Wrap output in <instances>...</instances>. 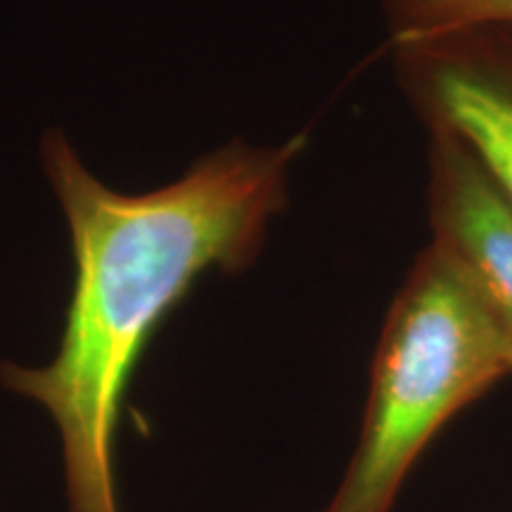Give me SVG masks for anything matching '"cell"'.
Instances as JSON below:
<instances>
[{
  "instance_id": "6da1fadb",
  "label": "cell",
  "mask_w": 512,
  "mask_h": 512,
  "mask_svg": "<svg viewBox=\"0 0 512 512\" xmlns=\"http://www.w3.org/2000/svg\"><path fill=\"white\" fill-rule=\"evenodd\" d=\"M306 145V133L280 145L233 140L178 181L124 195L88 171L60 128L43 136L74 290L53 361H0V387L41 406L60 432L69 512H121L117 432L138 358L204 273H242L259 259Z\"/></svg>"
},
{
  "instance_id": "7a4b0ae2",
  "label": "cell",
  "mask_w": 512,
  "mask_h": 512,
  "mask_svg": "<svg viewBox=\"0 0 512 512\" xmlns=\"http://www.w3.org/2000/svg\"><path fill=\"white\" fill-rule=\"evenodd\" d=\"M512 375V339L439 242L415 256L370 366L356 446L320 512H394L432 441Z\"/></svg>"
},
{
  "instance_id": "3957f363",
  "label": "cell",
  "mask_w": 512,
  "mask_h": 512,
  "mask_svg": "<svg viewBox=\"0 0 512 512\" xmlns=\"http://www.w3.org/2000/svg\"><path fill=\"white\" fill-rule=\"evenodd\" d=\"M427 133L458 138L512 202V24L389 48Z\"/></svg>"
},
{
  "instance_id": "277c9868",
  "label": "cell",
  "mask_w": 512,
  "mask_h": 512,
  "mask_svg": "<svg viewBox=\"0 0 512 512\" xmlns=\"http://www.w3.org/2000/svg\"><path fill=\"white\" fill-rule=\"evenodd\" d=\"M427 214L432 240L465 268L512 339V202L467 147L430 131Z\"/></svg>"
},
{
  "instance_id": "5b68a950",
  "label": "cell",
  "mask_w": 512,
  "mask_h": 512,
  "mask_svg": "<svg viewBox=\"0 0 512 512\" xmlns=\"http://www.w3.org/2000/svg\"><path fill=\"white\" fill-rule=\"evenodd\" d=\"M389 48L456 31L512 24V0H382Z\"/></svg>"
}]
</instances>
